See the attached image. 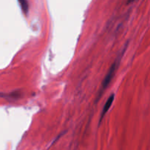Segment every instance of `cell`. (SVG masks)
Wrapping results in <instances>:
<instances>
[{
  "label": "cell",
  "instance_id": "cell-1",
  "mask_svg": "<svg viewBox=\"0 0 150 150\" xmlns=\"http://www.w3.org/2000/svg\"><path fill=\"white\" fill-rule=\"evenodd\" d=\"M117 67H118V63H117V62L113 63L112 66H111V68H110L109 70H108V73H107V74L105 75V79H103V85H102L103 90L105 89V88L108 87V85L110 84V82H111L113 77H114V75H115L116 71H117Z\"/></svg>",
  "mask_w": 150,
  "mask_h": 150
},
{
  "label": "cell",
  "instance_id": "cell-2",
  "mask_svg": "<svg viewBox=\"0 0 150 150\" xmlns=\"http://www.w3.org/2000/svg\"><path fill=\"white\" fill-rule=\"evenodd\" d=\"M114 94H111L109 97H108V100L105 102V104H104V107L103 108V111H102V114H101V117H100V121L101 120L103 119V118L104 117L105 114H106L107 112L108 111V110L110 109V107H111V104H112L113 101H114Z\"/></svg>",
  "mask_w": 150,
  "mask_h": 150
},
{
  "label": "cell",
  "instance_id": "cell-3",
  "mask_svg": "<svg viewBox=\"0 0 150 150\" xmlns=\"http://www.w3.org/2000/svg\"><path fill=\"white\" fill-rule=\"evenodd\" d=\"M18 1L23 13L25 15H27L28 12H29V3H28L27 0H18Z\"/></svg>",
  "mask_w": 150,
  "mask_h": 150
},
{
  "label": "cell",
  "instance_id": "cell-4",
  "mask_svg": "<svg viewBox=\"0 0 150 150\" xmlns=\"http://www.w3.org/2000/svg\"><path fill=\"white\" fill-rule=\"evenodd\" d=\"M130 1H133V0H130Z\"/></svg>",
  "mask_w": 150,
  "mask_h": 150
}]
</instances>
